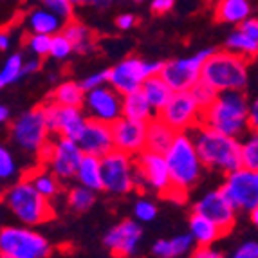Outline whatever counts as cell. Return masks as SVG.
I'll return each mask as SVG.
<instances>
[{
    "label": "cell",
    "mask_w": 258,
    "mask_h": 258,
    "mask_svg": "<svg viewBox=\"0 0 258 258\" xmlns=\"http://www.w3.org/2000/svg\"><path fill=\"white\" fill-rule=\"evenodd\" d=\"M164 157H166L168 170H170V181H172V191H170L168 199L182 201L188 195L189 189L201 181L204 170V164L197 154L191 134H177L172 147L166 150Z\"/></svg>",
    "instance_id": "cell-1"
},
{
    "label": "cell",
    "mask_w": 258,
    "mask_h": 258,
    "mask_svg": "<svg viewBox=\"0 0 258 258\" xmlns=\"http://www.w3.org/2000/svg\"><path fill=\"white\" fill-rule=\"evenodd\" d=\"M189 134L194 138L195 148L204 168L222 173H231L242 168L238 138L217 132L206 125L195 126Z\"/></svg>",
    "instance_id": "cell-2"
},
{
    "label": "cell",
    "mask_w": 258,
    "mask_h": 258,
    "mask_svg": "<svg viewBox=\"0 0 258 258\" xmlns=\"http://www.w3.org/2000/svg\"><path fill=\"white\" fill-rule=\"evenodd\" d=\"M249 117V99L244 91L219 92L215 101L203 110V123L210 128L222 132L226 136L238 138L247 130Z\"/></svg>",
    "instance_id": "cell-3"
},
{
    "label": "cell",
    "mask_w": 258,
    "mask_h": 258,
    "mask_svg": "<svg viewBox=\"0 0 258 258\" xmlns=\"http://www.w3.org/2000/svg\"><path fill=\"white\" fill-rule=\"evenodd\" d=\"M2 201L8 206V210L17 217L18 222L24 226H31V228L47 222L54 215L51 201L43 197L38 189L31 184L29 179H22V181L8 186L2 195Z\"/></svg>",
    "instance_id": "cell-4"
},
{
    "label": "cell",
    "mask_w": 258,
    "mask_h": 258,
    "mask_svg": "<svg viewBox=\"0 0 258 258\" xmlns=\"http://www.w3.org/2000/svg\"><path fill=\"white\" fill-rule=\"evenodd\" d=\"M247 63L244 56L231 51H213L204 61L201 80L211 85L217 92L244 91L247 85Z\"/></svg>",
    "instance_id": "cell-5"
},
{
    "label": "cell",
    "mask_w": 258,
    "mask_h": 258,
    "mask_svg": "<svg viewBox=\"0 0 258 258\" xmlns=\"http://www.w3.org/2000/svg\"><path fill=\"white\" fill-rule=\"evenodd\" d=\"M51 136L43 107H35L20 114L9 126V138L24 154L40 155L51 141Z\"/></svg>",
    "instance_id": "cell-6"
},
{
    "label": "cell",
    "mask_w": 258,
    "mask_h": 258,
    "mask_svg": "<svg viewBox=\"0 0 258 258\" xmlns=\"http://www.w3.org/2000/svg\"><path fill=\"white\" fill-rule=\"evenodd\" d=\"M51 244L31 226H6L0 229V254L11 258H47Z\"/></svg>",
    "instance_id": "cell-7"
},
{
    "label": "cell",
    "mask_w": 258,
    "mask_h": 258,
    "mask_svg": "<svg viewBox=\"0 0 258 258\" xmlns=\"http://www.w3.org/2000/svg\"><path fill=\"white\" fill-rule=\"evenodd\" d=\"M163 61L141 60L138 56H128L108 69V85L121 96L139 91L143 82L150 76H157L163 71Z\"/></svg>",
    "instance_id": "cell-8"
},
{
    "label": "cell",
    "mask_w": 258,
    "mask_h": 258,
    "mask_svg": "<svg viewBox=\"0 0 258 258\" xmlns=\"http://www.w3.org/2000/svg\"><path fill=\"white\" fill-rule=\"evenodd\" d=\"M101 168H103V191H107L108 195L123 197L138 189L136 157L125 152L112 150L101 157Z\"/></svg>",
    "instance_id": "cell-9"
},
{
    "label": "cell",
    "mask_w": 258,
    "mask_h": 258,
    "mask_svg": "<svg viewBox=\"0 0 258 258\" xmlns=\"http://www.w3.org/2000/svg\"><path fill=\"white\" fill-rule=\"evenodd\" d=\"M38 157L43 166H47L60 181L65 182L76 177V170L83 157V150L80 148L78 141L58 136L56 139L49 141V145L40 152Z\"/></svg>",
    "instance_id": "cell-10"
},
{
    "label": "cell",
    "mask_w": 258,
    "mask_h": 258,
    "mask_svg": "<svg viewBox=\"0 0 258 258\" xmlns=\"http://www.w3.org/2000/svg\"><path fill=\"white\" fill-rule=\"evenodd\" d=\"M136 184L138 188H148L152 191L164 197H170L172 191V181H170V170L164 154L159 152L145 150L136 155Z\"/></svg>",
    "instance_id": "cell-11"
},
{
    "label": "cell",
    "mask_w": 258,
    "mask_h": 258,
    "mask_svg": "<svg viewBox=\"0 0 258 258\" xmlns=\"http://www.w3.org/2000/svg\"><path fill=\"white\" fill-rule=\"evenodd\" d=\"M211 52L213 49H203L188 58H177V60L166 61L161 71V78L172 87L173 92L189 91L201 80L203 65L211 56Z\"/></svg>",
    "instance_id": "cell-12"
},
{
    "label": "cell",
    "mask_w": 258,
    "mask_h": 258,
    "mask_svg": "<svg viewBox=\"0 0 258 258\" xmlns=\"http://www.w3.org/2000/svg\"><path fill=\"white\" fill-rule=\"evenodd\" d=\"M161 119L170 125L177 134L191 132L195 126L203 123V108L199 107L189 91L173 92L166 107L157 114Z\"/></svg>",
    "instance_id": "cell-13"
},
{
    "label": "cell",
    "mask_w": 258,
    "mask_h": 258,
    "mask_svg": "<svg viewBox=\"0 0 258 258\" xmlns=\"http://www.w3.org/2000/svg\"><path fill=\"white\" fill-rule=\"evenodd\" d=\"M220 189L237 211H251L258 206V172L238 168L235 172L226 173V181Z\"/></svg>",
    "instance_id": "cell-14"
},
{
    "label": "cell",
    "mask_w": 258,
    "mask_h": 258,
    "mask_svg": "<svg viewBox=\"0 0 258 258\" xmlns=\"http://www.w3.org/2000/svg\"><path fill=\"white\" fill-rule=\"evenodd\" d=\"M43 112H45V119L51 134L61 136V138H69L78 141L85 128L87 114L82 107H63V105H56L54 101L49 99L47 103H43Z\"/></svg>",
    "instance_id": "cell-15"
},
{
    "label": "cell",
    "mask_w": 258,
    "mask_h": 258,
    "mask_svg": "<svg viewBox=\"0 0 258 258\" xmlns=\"http://www.w3.org/2000/svg\"><path fill=\"white\" fill-rule=\"evenodd\" d=\"M82 108L89 119L112 125L114 121L123 116V96L114 91L110 85L98 87V89L85 92Z\"/></svg>",
    "instance_id": "cell-16"
},
{
    "label": "cell",
    "mask_w": 258,
    "mask_h": 258,
    "mask_svg": "<svg viewBox=\"0 0 258 258\" xmlns=\"http://www.w3.org/2000/svg\"><path fill=\"white\" fill-rule=\"evenodd\" d=\"M143 240L141 222L132 219L121 220L110 228L103 237V244L114 256L134 258L139 253V244Z\"/></svg>",
    "instance_id": "cell-17"
},
{
    "label": "cell",
    "mask_w": 258,
    "mask_h": 258,
    "mask_svg": "<svg viewBox=\"0 0 258 258\" xmlns=\"http://www.w3.org/2000/svg\"><path fill=\"white\" fill-rule=\"evenodd\" d=\"M112 139H114V150L125 152V154L139 155L147 150V126L148 123L134 121L121 116L112 123Z\"/></svg>",
    "instance_id": "cell-18"
},
{
    "label": "cell",
    "mask_w": 258,
    "mask_h": 258,
    "mask_svg": "<svg viewBox=\"0 0 258 258\" xmlns=\"http://www.w3.org/2000/svg\"><path fill=\"white\" fill-rule=\"evenodd\" d=\"M194 211L219 224L224 235L231 231V228L235 226V220H237V210L228 201V197L222 194V189L210 191L203 199H199L194 206Z\"/></svg>",
    "instance_id": "cell-19"
},
{
    "label": "cell",
    "mask_w": 258,
    "mask_h": 258,
    "mask_svg": "<svg viewBox=\"0 0 258 258\" xmlns=\"http://www.w3.org/2000/svg\"><path fill=\"white\" fill-rule=\"evenodd\" d=\"M78 145L83 154L103 157L108 152L114 150V139H112V126L108 123L89 119L82 136L78 138Z\"/></svg>",
    "instance_id": "cell-20"
},
{
    "label": "cell",
    "mask_w": 258,
    "mask_h": 258,
    "mask_svg": "<svg viewBox=\"0 0 258 258\" xmlns=\"http://www.w3.org/2000/svg\"><path fill=\"white\" fill-rule=\"evenodd\" d=\"M78 184L85 186L92 191H103V168H101V157L83 154L82 161L78 164L76 177Z\"/></svg>",
    "instance_id": "cell-21"
},
{
    "label": "cell",
    "mask_w": 258,
    "mask_h": 258,
    "mask_svg": "<svg viewBox=\"0 0 258 258\" xmlns=\"http://www.w3.org/2000/svg\"><path fill=\"white\" fill-rule=\"evenodd\" d=\"M26 24L29 27V33H40V35L54 36L61 33L65 22L60 17H56L45 8H35L31 9L26 17Z\"/></svg>",
    "instance_id": "cell-22"
},
{
    "label": "cell",
    "mask_w": 258,
    "mask_h": 258,
    "mask_svg": "<svg viewBox=\"0 0 258 258\" xmlns=\"http://www.w3.org/2000/svg\"><path fill=\"white\" fill-rule=\"evenodd\" d=\"M123 117L141 121V123H150L154 117H157V112L148 103L147 96L139 89V91L123 96Z\"/></svg>",
    "instance_id": "cell-23"
},
{
    "label": "cell",
    "mask_w": 258,
    "mask_h": 258,
    "mask_svg": "<svg viewBox=\"0 0 258 258\" xmlns=\"http://www.w3.org/2000/svg\"><path fill=\"white\" fill-rule=\"evenodd\" d=\"M177 132L170 125H166L159 116L148 123L147 126V150L166 154V150L172 147Z\"/></svg>",
    "instance_id": "cell-24"
},
{
    "label": "cell",
    "mask_w": 258,
    "mask_h": 258,
    "mask_svg": "<svg viewBox=\"0 0 258 258\" xmlns=\"http://www.w3.org/2000/svg\"><path fill=\"white\" fill-rule=\"evenodd\" d=\"M189 235L194 238L195 244L199 245H211L215 240H219L224 235L219 224L210 220L208 217L201 215V213H191L189 217Z\"/></svg>",
    "instance_id": "cell-25"
},
{
    "label": "cell",
    "mask_w": 258,
    "mask_h": 258,
    "mask_svg": "<svg viewBox=\"0 0 258 258\" xmlns=\"http://www.w3.org/2000/svg\"><path fill=\"white\" fill-rule=\"evenodd\" d=\"M61 33L71 40L74 52H78V54H89V52L94 51L96 47L94 33L87 26H83L82 22H76V20L65 22Z\"/></svg>",
    "instance_id": "cell-26"
},
{
    "label": "cell",
    "mask_w": 258,
    "mask_h": 258,
    "mask_svg": "<svg viewBox=\"0 0 258 258\" xmlns=\"http://www.w3.org/2000/svg\"><path fill=\"white\" fill-rule=\"evenodd\" d=\"M251 15L249 0H219L215 8V20L220 24H242Z\"/></svg>",
    "instance_id": "cell-27"
},
{
    "label": "cell",
    "mask_w": 258,
    "mask_h": 258,
    "mask_svg": "<svg viewBox=\"0 0 258 258\" xmlns=\"http://www.w3.org/2000/svg\"><path fill=\"white\" fill-rule=\"evenodd\" d=\"M141 91H143V94L147 96L148 103L154 107V110L157 112V114L166 107V103L173 96V89L161 78V74L147 78V80L143 82Z\"/></svg>",
    "instance_id": "cell-28"
},
{
    "label": "cell",
    "mask_w": 258,
    "mask_h": 258,
    "mask_svg": "<svg viewBox=\"0 0 258 258\" xmlns=\"http://www.w3.org/2000/svg\"><path fill=\"white\" fill-rule=\"evenodd\" d=\"M194 238L189 233H182V235H175L172 238H161L152 245V254L157 258H179L186 254L191 245H194Z\"/></svg>",
    "instance_id": "cell-29"
},
{
    "label": "cell",
    "mask_w": 258,
    "mask_h": 258,
    "mask_svg": "<svg viewBox=\"0 0 258 258\" xmlns=\"http://www.w3.org/2000/svg\"><path fill=\"white\" fill-rule=\"evenodd\" d=\"M51 101L63 107H83L85 91L80 82H61L51 92Z\"/></svg>",
    "instance_id": "cell-30"
},
{
    "label": "cell",
    "mask_w": 258,
    "mask_h": 258,
    "mask_svg": "<svg viewBox=\"0 0 258 258\" xmlns=\"http://www.w3.org/2000/svg\"><path fill=\"white\" fill-rule=\"evenodd\" d=\"M27 179H29L31 184L35 186L43 197H47L49 201L54 199L56 195L61 191V181L47 166H38L36 170H33V172L27 175Z\"/></svg>",
    "instance_id": "cell-31"
},
{
    "label": "cell",
    "mask_w": 258,
    "mask_h": 258,
    "mask_svg": "<svg viewBox=\"0 0 258 258\" xmlns=\"http://www.w3.org/2000/svg\"><path fill=\"white\" fill-rule=\"evenodd\" d=\"M226 49L235 52V54L244 56L245 60H249V61L258 56V43H254L251 38H247L240 29H235L231 35L228 36V40H226Z\"/></svg>",
    "instance_id": "cell-32"
},
{
    "label": "cell",
    "mask_w": 258,
    "mask_h": 258,
    "mask_svg": "<svg viewBox=\"0 0 258 258\" xmlns=\"http://www.w3.org/2000/svg\"><path fill=\"white\" fill-rule=\"evenodd\" d=\"M96 203V191L85 188V186L78 184L67 191V204L76 213H85L89 211Z\"/></svg>",
    "instance_id": "cell-33"
},
{
    "label": "cell",
    "mask_w": 258,
    "mask_h": 258,
    "mask_svg": "<svg viewBox=\"0 0 258 258\" xmlns=\"http://www.w3.org/2000/svg\"><path fill=\"white\" fill-rule=\"evenodd\" d=\"M18 177V163L13 152L6 145L0 143V186H11L17 182Z\"/></svg>",
    "instance_id": "cell-34"
},
{
    "label": "cell",
    "mask_w": 258,
    "mask_h": 258,
    "mask_svg": "<svg viewBox=\"0 0 258 258\" xmlns=\"http://www.w3.org/2000/svg\"><path fill=\"white\" fill-rule=\"evenodd\" d=\"M24 65H26V60H24L22 52H13L9 56L4 67L0 69V83H2V87L17 83L20 78H24Z\"/></svg>",
    "instance_id": "cell-35"
},
{
    "label": "cell",
    "mask_w": 258,
    "mask_h": 258,
    "mask_svg": "<svg viewBox=\"0 0 258 258\" xmlns=\"http://www.w3.org/2000/svg\"><path fill=\"white\" fill-rule=\"evenodd\" d=\"M240 164L245 170L258 172V132H251L240 141Z\"/></svg>",
    "instance_id": "cell-36"
},
{
    "label": "cell",
    "mask_w": 258,
    "mask_h": 258,
    "mask_svg": "<svg viewBox=\"0 0 258 258\" xmlns=\"http://www.w3.org/2000/svg\"><path fill=\"white\" fill-rule=\"evenodd\" d=\"M51 42L52 36L49 35H40V33H29L26 38V47L29 49L31 54H35L36 58H45L51 52Z\"/></svg>",
    "instance_id": "cell-37"
},
{
    "label": "cell",
    "mask_w": 258,
    "mask_h": 258,
    "mask_svg": "<svg viewBox=\"0 0 258 258\" xmlns=\"http://www.w3.org/2000/svg\"><path fill=\"white\" fill-rule=\"evenodd\" d=\"M189 92H191V96H194L195 101H197L199 107L203 108V110L210 107V105L215 101L217 96H219V92L211 85H208L206 82H203V80H199V82L189 89Z\"/></svg>",
    "instance_id": "cell-38"
},
{
    "label": "cell",
    "mask_w": 258,
    "mask_h": 258,
    "mask_svg": "<svg viewBox=\"0 0 258 258\" xmlns=\"http://www.w3.org/2000/svg\"><path fill=\"white\" fill-rule=\"evenodd\" d=\"M73 52H74L73 43H71V40L67 38L63 33H58V35L52 36L51 52H49L51 58H54V60H58V61H63V60H67Z\"/></svg>",
    "instance_id": "cell-39"
},
{
    "label": "cell",
    "mask_w": 258,
    "mask_h": 258,
    "mask_svg": "<svg viewBox=\"0 0 258 258\" xmlns=\"http://www.w3.org/2000/svg\"><path fill=\"white\" fill-rule=\"evenodd\" d=\"M40 2H42V8L49 9L63 22L74 20V4L71 0H40Z\"/></svg>",
    "instance_id": "cell-40"
},
{
    "label": "cell",
    "mask_w": 258,
    "mask_h": 258,
    "mask_svg": "<svg viewBox=\"0 0 258 258\" xmlns=\"http://www.w3.org/2000/svg\"><path fill=\"white\" fill-rule=\"evenodd\" d=\"M157 206H155L154 201L150 199H138L136 203H134V219L138 220V222H152V220L157 217Z\"/></svg>",
    "instance_id": "cell-41"
},
{
    "label": "cell",
    "mask_w": 258,
    "mask_h": 258,
    "mask_svg": "<svg viewBox=\"0 0 258 258\" xmlns=\"http://www.w3.org/2000/svg\"><path fill=\"white\" fill-rule=\"evenodd\" d=\"M80 83H82L83 91H85V92L92 91V89H98V87L108 85V69L96 71V73H92V74H89L87 78H83Z\"/></svg>",
    "instance_id": "cell-42"
},
{
    "label": "cell",
    "mask_w": 258,
    "mask_h": 258,
    "mask_svg": "<svg viewBox=\"0 0 258 258\" xmlns=\"http://www.w3.org/2000/svg\"><path fill=\"white\" fill-rule=\"evenodd\" d=\"M229 258H258V242H244L242 245H238Z\"/></svg>",
    "instance_id": "cell-43"
},
{
    "label": "cell",
    "mask_w": 258,
    "mask_h": 258,
    "mask_svg": "<svg viewBox=\"0 0 258 258\" xmlns=\"http://www.w3.org/2000/svg\"><path fill=\"white\" fill-rule=\"evenodd\" d=\"M237 29H240L247 38H251L254 43H258V18H247L242 24H238Z\"/></svg>",
    "instance_id": "cell-44"
},
{
    "label": "cell",
    "mask_w": 258,
    "mask_h": 258,
    "mask_svg": "<svg viewBox=\"0 0 258 258\" xmlns=\"http://www.w3.org/2000/svg\"><path fill=\"white\" fill-rule=\"evenodd\" d=\"M136 24H138V17L132 13H121L116 18V27L121 31H130Z\"/></svg>",
    "instance_id": "cell-45"
},
{
    "label": "cell",
    "mask_w": 258,
    "mask_h": 258,
    "mask_svg": "<svg viewBox=\"0 0 258 258\" xmlns=\"http://www.w3.org/2000/svg\"><path fill=\"white\" fill-rule=\"evenodd\" d=\"M173 6H175V0H152L150 9L155 15H166L172 11Z\"/></svg>",
    "instance_id": "cell-46"
},
{
    "label": "cell",
    "mask_w": 258,
    "mask_h": 258,
    "mask_svg": "<svg viewBox=\"0 0 258 258\" xmlns=\"http://www.w3.org/2000/svg\"><path fill=\"white\" fill-rule=\"evenodd\" d=\"M189 258H224V254L219 253L217 249H213L211 245H199Z\"/></svg>",
    "instance_id": "cell-47"
},
{
    "label": "cell",
    "mask_w": 258,
    "mask_h": 258,
    "mask_svg": "<svg viewBox=\"0 0 258 258\" xmlns=\"http://www.w3.org/2000/svg\"><path fill=\"white\" fill-rule=\"evenodd\" d=\"M247 128L251 132H258V98L249 103V117H247Z\"/></svg>",
    "instance_id": "cell-48"
},
{
    "label": "cell",
    "mask_w": 258,
    "mask_h": 258,
    "mask_svg": "<svg viewBox=\"0 0 258 258\" xmlns=\"http://www.w3.org/2000/svg\"><path fill=\"white\" fill-rule=\"evenodd\" d=\"M42 69V58H31V60H26V65H24V76H29V74H36Z\"/></svg>",
    "instance_id": "cell-49"
},
{
    "label": "cell",
    "mask_w": 258,
    "mask_h": 258,
    "mask_svg": "<svg viewBox=\"0 0 258 258\" xmlns=\"http://www.w3.org/2000/svg\"><path fill=\"white\" fill-rule=\"evenodd\" d=\"M114 0H80V4L83 6H91L94 9H107L112 6Z\"/></svg>",
    "instance_id": "cell-50"
},
{
    "label": "cell",
    "mask_w": 258,
    "mask_h": 258,
    "mask_svg": "<svg viewBox=\"0 0 258 258\" xmlns=\"http://www.w3.org/2000/svg\"><path fill=\"white\" fill-rule=\"evenodd\" d=\"M11 47V35L8 31H0V51H8Z\"/></svg>",
    "instance_id": "cell-51"
},
{
    "label": "cell",
    "mask_w": 258,
    "mask_h": 258,
    "mask_svg": "<svg viewBox=\"0 0 258 258\" xmlns=\"http://www.w3.org/2000/svg\"><path fill=\"white\" fill-rule=\"evenodd\" d=\"M9 121H11V110H9V107L0 103V126L9 123Z\"/></svg>",
    "instance_id": "cell-52"
},
{
    "label": "cell",
    "mask_w": 258,
    "mask_h": 258,
    "mask_svg": "<svg viewBox=\"0 0 258 258\" xmlns=\"http://www.w3.org/2000/svg\"><path fill=\"white\" fill-rule=\"evenodd\" d=\"M251 220H253V224L258 228V206H254L251 210Z\"/></svg>",
    "instance_id": "cell-53"
},
{
    "label": "cell",
    "mask_w": 258,
    "mask_h": 258,
    "mask_svg": "<svg viewBox=\"0 0 258 258\" xmlns=\"http://www.w3.org/2000/svg\"><path fill=\"white\" fill-rule=\"evenodd\" d=\"M132 4H139V2H143V0H130Z\"/></svg>",
    "instance_id": "cell-54"
},
{
    "label": "cell",
    "mask_w": 258,
    "mask_h": 258,
    "mask_svg": "<svg viewBox=\"0 0 258 258\" xmlns=\"http://www.w3.org/2000/svg\"><path fill=\"white\" fill-rule=\"evenodd\" d=\"M71 2H73L74 6H76V4H80V0H71Z\"/></svg>",
    "instance_id": "cell-55"
},
{
    "label": "cell",
    "mask_w": 258,
    "mask_h": 258,
    "mask_svg": "<svg viewBox=\"0 0 258 258\" xmlns=\"http://www.w3.org/2000/svg\"><path fill=\"white\" fill-rule=\"evenodd\" d=\"M0 258H11V256H8V254H0Z\"/></svg>",
    "instance_id": "cell-56"
},
{
    "label": "cell",
    "mask_w": 258,
    "mask_h": 258,
    "mask_svg": "<svg viewBox=\"0 0 258 258\" xmlns=\"http://www.w3.org/2000/svg\"><path fill=\"white\" fill-rule=\"evenodd\" d=\"M0 89H2V83H0Z\"/></svg>",
    "instance_id": "cell-57"
}]
</instances>
